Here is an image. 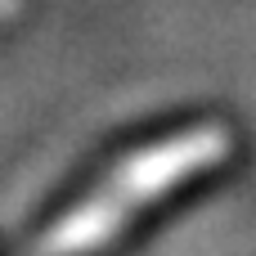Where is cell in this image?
Returning a JSON list of instances; mask_svg holds the SVG:
<instances>
[{"instance_id": "cell-1", "label": "cell", "mask_w": 256, "mask_h": 256, "mask_svg": "<svg viewBox=\"0 0 256 256\" xmlns=\"http://www.w3.org/2000/svg\"><path fill=\"white\" fill-rule=\"evenodd\" d=\"M230 144H234V140H230V130H220V126H194V130H180V135H171V140H162V144H148V148L135 153L126 166H117L81 207H72V212L40 238L36 256H81V252L104 248L108 238L122 234V225H126L140 207L166 198V189H176L180 180H189V176L216 166V162L230 153Z\"/></svg>"}]
</instances>
